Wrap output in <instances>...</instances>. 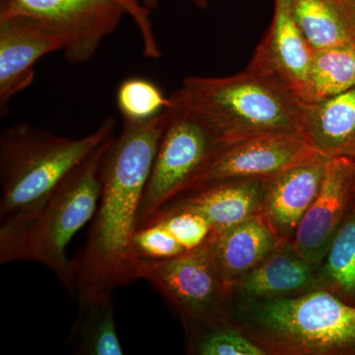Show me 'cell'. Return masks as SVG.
I'll list each match as a JSON object with an SVG mask.
<instances>
[{
    "instance_id": "cb8c5ba5",
    "label": "cell",
    "mask_w": 355,
    "mask_h": 355,
    "mask_svg": "<svg viewBox=\"0 0 355 355\" xmlns=\"http://www.w3.org/2000/svg\"><path fill=\"white\" fill-rule=\"evenodd\" d=\"M151 220L162 223L187 252L202 246L214 232L207 218L191 210L162 209Z\"/></svg>"
},
{
    "instance_id": "9a60e30c",
    "label": "cell",
    "mask_w": 355,
    "mask_h": 355,
    "mask_svg": "<svg viewBox=\"0 0 355 355\" xmlns=\"http://www.w3.org/2000/svg\"><path fill=\"white\" fill-rule=\"evenodd\" d=\"M280 241L261 212L233 227L212 232L207 241L210 256L229 294Z\"/></svg>"
},
{
    "instance_id": "277c9868",
    "label": "cell",
    "mask_w": 355,
    "mask_h": 355,
    "mask_svg": "<svg viewBox=\"0 0 355 355\" xmlns=\"http://www.w3.org/2000/svg\"><path fill=\"white\" fill-rule=\"evenodd\" d=\"M116 121L105 119L79 139L17 123L0 135V225L29 214L74 168L114 137Z\"/></svg>"
},
{
    "instance_id": "d6986e66",
    "label": "cell",
    "mask_w": 355,
    "mask_h": 355,
    "mask_svg": "<svg viewBox=\"0 0 355 355\" xmlns=\"http://www.w3.org/2000/svg\"><path fill=\"white\" fill-rule=\"evenodd\" d=\"M79 310L69 334L76 354H123L116 331L113 294L78 299Z\"/></svg>"
},
{
    "instance_id": "4316f807",
    "label": "cell",
    "mask_w": 355,
    "mask_h": 355,
    "mask_svg": "<svg viewBox=\"0 0 355 355\" xmlns=\"http://www.w3.org/2000/svg\"><path fill=\"white\" fill-rule=\"evenodd\" d=\"M195 2L196 6L200 7V8H205L209 4V0H193ZM158 0H144V6L150 10L157 6Z\"/></svg>"
},
{
    "instance_id": "9c48e42d",
    "label": "cell",
    "mask_w": 355,
    "mask_h": 355,
    "mask_svg": "<svg viewBox=\"0 0 355 355\" xmlns=\"http://www.w3.org/2000/svg\"><path fill=\"white\" fill-rule=\"evenodd\" d=\"M318 154L297 132L254 135L222 146L189 191L243 179H268Z\"/></svg>"
},
{
    "instance_id": "8992f818",
    "label": "cell",
    "mask_w": 355,
    "mask_h": 355,
    "mask_svg": "<svg viewBox=\"0 0 355 355\" xmlns=\"http://www.w3.org/2000/svg\"><path fill=\"white\" fill-rule=\"evenodd\" d=\"M171 98V116L159 144L140 203L139 227L190 190L195 180L224 146L177 91Z\"/></svg>"
},
{
    "instance_id": "ac0fdd59",
    "label": "cell",
    "mask_w": 355,
    "mask_h": 355,
    "mask_svg": "<svg viewBox=\"0 0 355 355\" xmlns=\"http://www.w3.org/2000/svg\"><path fill=\"white\" fill-rule=\"evenodd\" d=\"M286 3L314 50L355 44V11L345 0H286Z\"/></svg>"
},
{
    "instance_id": "2e32d148",
    "label": "cell",
    "mask_w": 355,
    "mask_h": 355,
    "mask_svg": "<svg viewBox=\"0 0 355 355\" xmlns=\"http://www.w3.org/2000/svg\"><path fill=\"white\" fill-rule=\"evenodd\" d=\"M265 180H231L209 184L180 196L163 209L197 212L211 224L214 233L221 232L260 214Z\"/></svg>"
},
{
    "instance_id": "7402d4cb",
    "label": "cell",
    "mask_w": 355,
    "mask_h": 355,
    "mask_svg": "<svg viewBox=\"0 0 355 355\" xmlns=\"http://www.w3.org/2000/svg\"><path fill=\"white\" fill-rule=\"evenodd\" d=\"M171 103V96L166 97L155 83L139 77L125 79L116 92V106L125 121L150 120Z\"/></svg>"
},
{
    "instance_id": "83f0119b",
    "label": "cell",
    "mask_w": 355,
    "mask_h": 355,
    "mask_svg": "<svg viewBox=\"0 0 355 355\" xmlns=\"http://www.w3.org/2000/svg\"><path fill=\"white\" fill-rule=\"evenodd\" d=\"M345 1H347V3L349 4V6L355 11V0H345Z\"/></svg>"
},
{
    "instance_id": "44dd1931",
    "label": "cell",
    "mask_w": 355,
    "mask_h": 355,
    "mask_svg": "<svg viewBox=\"0 0 355 355\" xmlns=\"http://www.w3.org/2000/svg\"><path fill=\"white\" fill-rule=\"evenodd\" d=\"M317 272L322 288L355 305V200Z\"/></svg>"
},
{
    "instance_id": "30bf717a",
    "label": "cell",
    "mask_w": 355,
    "mask_h": 355,
    "mask_svg": "<svg viewBox=\"0 0 355 355\" xmlns=\"http://www.w3.org/2000/svg\"><path fill=\"white\" fill-rule=\"evenodd\" d=\"M355 200V160L329 159L321 189L299 224L294 245L319 268Z\"/></svg>"
},
{
    "instance_id": "8fae6325",
    "label": "cell",
    "mask_w": 355,
    "mask_h": 355,
    "mask_svg": "<svg viewBox=\"0 0 355 355\" xmlns=\"http://www.w3.org/2000/svg\"><path fill=\"white\" fill-rule=\"evenodd\" d=\"M313 55L314 49L292 17L286 0H275L272 23L246 69L286 86L301 99Z\"/></svg>"
},
{
    "instance_id": "ba28073f",
    "label": "cell",
    "mask_w": 355,
    "mask_h": 355,
    "mask_svg": "<svg viewBox=\"0 0 355 355\" xmlns=\"http://www.w3.org/2000/svg\"><path fill=\"white\" fill-rule=\"evenodd\" d=\"M26 16L57 35L72 64L90 62L127 15L118 0H0V17Z\"/></svg>"
},
{
    "instance_id": "3957f363",
    "label": "cell",
    "mask_w": 355,
    "mask_h": 355,
    "mask_svg": "<svg viewBox=\"0 0 355 355\" xmlns=\"http://www.w3.org/2000/svg\"><path fill=\"white\" fill-rule=\"evenodd\" d=\"M227 321L266 355H355V305L324 288L295 297L229 298Z\"/></svg>"
},
{
    "instance_id": "6da1fadb",
    "label": "cell",
    "mask_w": 355,
    "mask_h": 355,
    "mask_svg": "<svg viewBox=\"0 0 355 355\" xmlns=\"http://www.w3.org/2000/svg\"><path fill=\"white\" fill-rule=\"evenodd\" d=\"M171 105L150 120H123V130L105 154L94 221L85 246L71 260L73 292L78 299L113 294L118 287L139 279L141 259L135 253L133 240Z\"/></svg>"
},
{
    "instance_id": "484cf974",
    "label": "cell",
    "mask_w": 355,
    "mask_h": 355,
    "mask_svg": "<svg viewBox=\"0 0 355 355\" xmlns=\"http://www.w3.org/2000/svg\"><path fill=\"white\" fill-rule=\"evenodd\" d=\"M139 29L144 46V55L146 58L156 60L162 55L154 33L149 9L139 0H118Z\"/></svg>"
},
{
    "instance_id": "d4e9b609",
    "label": "cell",
    "mask_w": 355,
    "mask_h": 355,
    "mask_svg": "<svg viewBox=\"0 0 355 355\" xmlns=\"http://www.w3.org/2000/svg\"><path fill=\"white\" fill-rule=\"evenodd\" d=\"M133 245L141 260H168L187 253L170 231L157 220L140 226L135 232Z\"/></svg>"
},
{
    "instance_id": "ffe728a7",
    "label": "cell",
    "mask_w": 355,
    "mask_h": 355,
    "mask_svg": "<svg viewBox=\"0 0 355 355\" xmlns=\"http://www.w3.org/2000/svg\"><path fill=\"white\" fill-rule=\"evenodd\" d=\"M354 87L355 44H334L314 50L307 83L301 96L303 102L322 101Z\"/></svg>"
},
{
    "instance_id": "5bb4252c",
    "label": "cell",
    "mask_w": 355,
    "mask_h": 355,
    "mask_svg": "<svg viewBox=\"0 0 355 355\" xmlns=\"http://www.w3.org/2000/svg\"><path fill=\"white\" fill-rule=\"evenodd\" d=\"M317 270L293 242L282 240L260 265L231 289L229 298L263 300L302 295L322 288Z\"/></svg>"
},
{
    "instance_id": "4fadbf2b",
    "label": "cell",
    "mask_w": 355,
    "mask_h": 355,
    "mask_svg": "<svg viewBox=\"0 0 355 355\" xmlns=\"http://www.w3.org/2000/svg\"><path fill=\"white\" fill-rule=\"evenodd\" d=\"M329 159L315 154L265 180L260 212L280 240L294 241L299 224L321 189Z\"/></svg>"
},
{
    "instance_id": "52a82bcc",
    "label": "cell",
    "mask_w": 355,
    "mask_h": 355,
    "mask_svg": "<svg viewBox=\"0 0 355 355\" xmlns=\"http://www.w3.org/2000/svg\"><path fill=\"white\" fill-rule=\"evenodd\" d=\"M207 241L168 260H141L139 268V279L146 280L171 303L188 334L227 320L229 293Z\"/></svg>"
},
{
    "instance_id": "7c38bea8",
    "label": "cell",
    "mask_w": 355,
    "mask_h": 355,
    "mask_svg": "<svg viewBox=\"0 0 355 355\" xmlns=\"http://www.w3.org/2000/svg\"><path fill=\"white\" fill-rule=\"evenodd\" d=\"M64 50L57 35L26 16L0 17V112L11 98L29 87L35 64L53 51Z\"/></svg>"
},
{
    "instance_id": "7a4b0ae2",
    "label": "cell",
    "mask_w": 355,
    "mask_h": 355,
    "mask_svg": "<svg viewBox=\"0 0 355 355\" xmlns=\"http://www.w3.org/2000/svg\"><path fill=\"white\" fill-rule=\"evenodd\" d=\"M113 139L103 142L32 211L0 225L1 265L37 261L73 292L72 261L65 250L95 216L102 193L103 161Z\"/></svg>"
},
{
    "instance_id": "5b68a950",
    "label": "cell",
    "mask_w": 355,
    "mask_h": 355,
    "mask_svg": "<svg viewBox=\"0 0 355 355\" xmlns=\"http://www.w3.org/2000/svg\"><path fill=\"white\" fill-rule=\"evenodd\" d=\"M177 93L223 146L266 133L297 132L300 98L248 69L227 77H187Z\"/></svg>"
},
{
    "instance_id": "e0dca14e",
    "label": "cell",
    "mask_w": 355,
    "mask_h": 355,
    "mask_svg": "<svg viewBox=\"0 0 355 355\" xmlns=\"http://www.w3.org/2000/svg\"><path fill=\"white\" fill-rule=\"evenodd\" d=\"M297 133L321 155L355 160V87L322 101H302Z\"/></svg>"
},
{
    "instance_id": "603a6c76",
    "label": "cell",
    "mask_w": 355,
    "mask_h": 355,
    "mask_svg": "<svg viewBox=\"0 0 355 355\" xmlns=\"http://www.w3.org/2000/svg\"><path fill=\"white\" fill-rule=\"evenodd\" d=\"M191 354L200 355H266L260 345L234 328L227 320L188 334Z\"/></svg>"
}]
</instances>
